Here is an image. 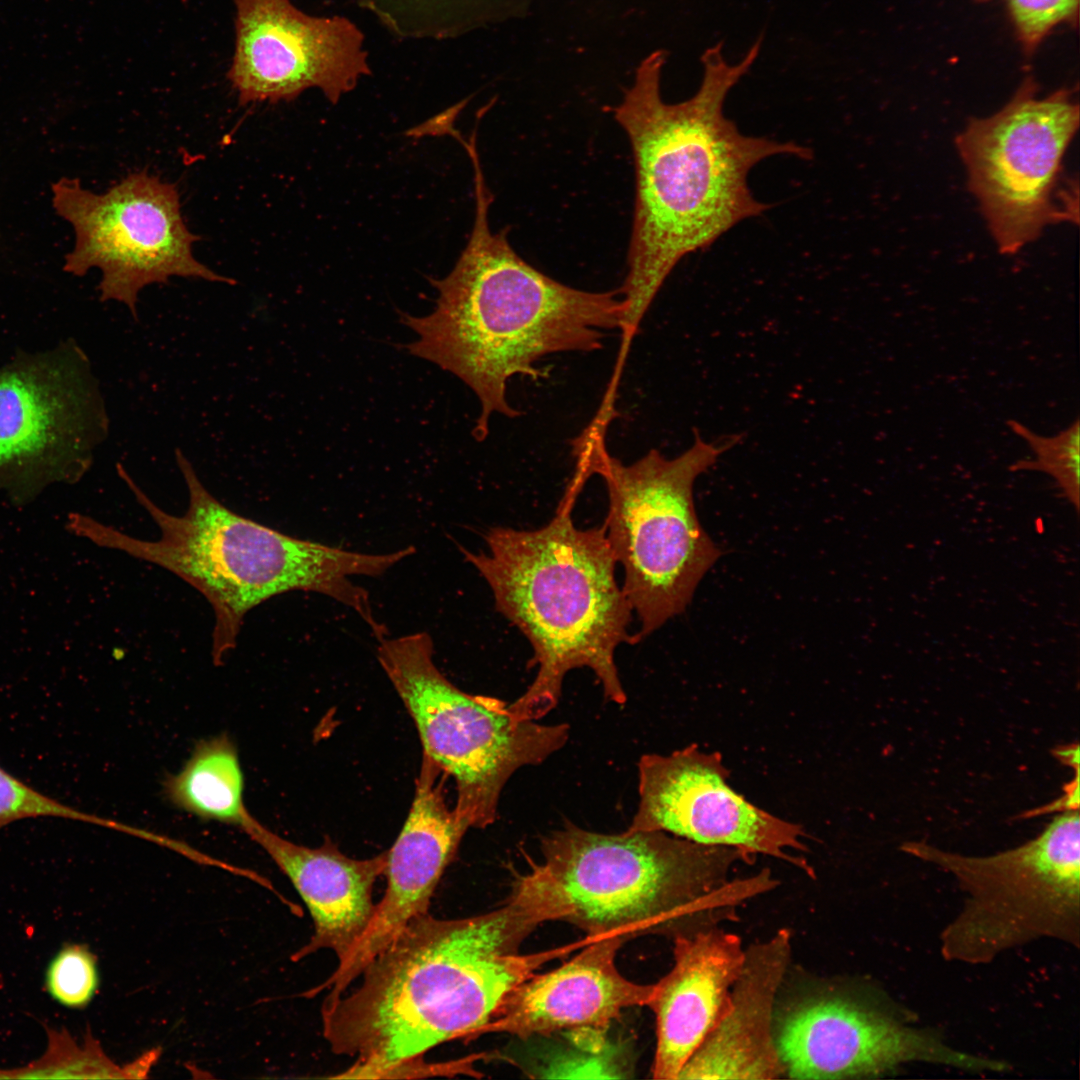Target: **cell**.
Instances as JSON below:
<instances>
[{
    "label": "cell",
    "mask_w": 1080,
    "mask_h": 1080,
    "mask_svg": "<svg viewBox=\"0 0 1080 1080\" xmlns=\"http://www.w3.org/2000/svg\"><path fill=\"white\" fill-rule=\"evenodd\" d=\"M552 919L544 897L519 876L506 903L492 911L413 918L363 968L359 986L322 1004L330 1049L354 1058L332 1078H398L443 1043L487 1034L516 986L585 945L521 953L525 939Z\"/></svg>",
    "instance_id": "obj_1"
},
{
    "label": "cell",
    "mask_w": 1080,
    "mask_h": 1080,
    "mask_svg": "<svg viewBox=\"0 0 1080 1080\" xmlns=\"http://www.w3.org/2000/svg\"><path fill=\"white\" fill-rule=\"evenodd\" d=\"M762 43L763 34L735 64L724 58L723 42L707 48L699 89L675 104L666 103L660 92L667 53L653 51L614 109L630 141L636 176L628 271L619 288L626 306L620 328L624 349L683 257L770 209L749 189V171L774 155L812 156L795 142L746 136L724 115L726 96L748 73Z\"/></svg>",
    "instance_id": "obj_2"
},
{
    "label": "cell",
    "mask_w": 1080,
    "mask_h": 1080,
    "mask_svg": "<svg viewBox=\"0 0 1080 1080\" xmlns=\"http://www.w3.org/2000/svg\"><path fill=\"white\" fill-rule=\"evenodd\" d=\"M474 169L476 211L469 241L452 271L429 279L438 292L426 316L401 315L418 339L406 348L468 385L481 413L473 435L486 438L493 413L515 418L507 383L523 375L545 376L543 357L602 348L607 330L621 328L625 302L620 290L590 292L565 285L519 256L507 232L489 225L492 195L485 185L477 148L467 151Z\"/></svg>",
    "instance_id": "obj_3"
},
{
    "label": "cell",
    "mask_w": 1080,
    "mask_h": 1080,
    "mask_svg": "<svg viewBox=\"0 0 1080 1080\" xmlns=\"http://www.w3.org/2000/svg\"><path fill=\"white\" fill-rule=\"evenodd\" d=\"M175 460L188 490L183 515L157 506L117 465L118 475L159 528L158 539L134 538L79 513L69 515L67 528L98 546L160 566L198 590L214 612L211 655L215 665L223 664L235 648L248 612L295 590L328 596L360 615L376 638L386 634L375 619L368 592L350 577H378L412 555L413 546L367 554L290 536L226 507L204 486L179 448Z\"/></svg>",
    "instance_id": "obj_4"
},
{
    "label": "cell",
    "mask_w": 1080,
    "mask_h": 1080,
    "mask_svg": "<svg viewBox=\"0 0 1080 1080\" xmlns=\"http://www.w3.org/2000/svg\"><path fill=\"white\" fill-rule=\"evenodd\" d=\"M572 501L537 530L495 527L484 535L489 552L460 548L490 586L495 608L529 640L538 672L508 709L519 720H538L558 703L565 675L591 669L606 699L627 696L614 660L622 643L634 644L631 605L615 579L617 563L605 527L578 529Z\"/></svg>",
    "instance_id": "obj_5"
},
{
    "label": "cell",
    "mask_w": 1080,
    "mask_h": 1080,
    "mask_svg": "<svg viewBox=\"0 0 1080 1080\" xmlns=\"http://www.w3.org/2000/svg\"><path fill=\"white\" fill-rule=\"evenodd\" d=\"M541 850L543 861L525 875L552 903L555 921L591 938L718 927L778 883L768 868L730 879L738 862H751L742 852L661 831L600 834L568 823Z\"/></svg>",
    "instance_id": "obj_6"
},
{
    "label": "cell",
    "mask_w": 1080,
    "mask_h": 1080,
    "mask_svg": "<svg viewBox=\"0 0 1080 1080\" xmlns=\"http://www.w3.org/2000/svg\"><path fill=\"white\" fill-rule=\"evenodd\" d=\"M611 419L598 412L573 441L576 477L584 482L598 474L606 484V537L624 568L622 590L641 623L639 642L686 609L721 555L697 517L693 484L742 436L706 442L695 431L681 455L667 459L651 449L627 465L606 450Z\"/></svg>",
    "instance_id": "obj_7"
},
{
    "label": "cell",
    "mask_w": 1080,
    "mask_h": 1080,
    "mask_svg": "<svg viewBox=\"0 0 1080 1080\" xmlns=\"http://www.w3.org/2000/svg\"><path fill=\"white\" fill-rule=\"evenodd\" d=\"M900 850L951 874L965 894L939 936L944 960L984 965L1040 939L1080 944V823L1054 817L1035 838L987 856L906 841Z\"/></svg>",
    "instance_id": "obj_8"
},
{
    "label": "cell",
    "mask_w": 1080,
    "mask_h": 1080,
    "mask_svg": "<svg viewBox=\"0 0 1080 1080\" xmlns=\"http://www.w3.org/2000/svg\"><path fill=\"white\" fill-rule=\"evenodd\" d=\"M378 642L377 659L416 725L423 755L455 781L458 817L468 828L491 825L508 779L562 748L568 725L519 720L502 700L460 690L436 667L427 632Z\"/></svg>",
    "instance_id": "obj_9"
},
{
    "label": "cell",
    "mask_w": 1080,
    "mask_h": 1080,
    "mask_svg": "<svg viewBox=\"0 0 1080 1080\" xmlns=\"http://www.w3.org/2000/svg\"><path fill=\"white\" fill-rule=\"evenodd\" d=\"M1026 78L998 112L970 120L956 146L968 187L1003 254H1015L1051 224L1078 223V190L1062 187L1063 158L1079 127L1069 89L1037 96Z\"/></svg>",
    "instance_id": "obj_10"
},
{
    "label": "cell",
    "mask_w": 1080,
    "mask_h": 1080,
    "mask_svg": "<svg viewBox=\"0 0 1080 1080\" xmlns=\"http://www.w3.org/2000/svg\"><path fill=\"white\" fill-rule=\"evenodd\" d=\"M52 204L75 232L64 270L83 276L98 268L101 300L123 303L136 320L139 292L150 284L173 276L236 283L195 258L192 247L200 237L183 219L177 186L147 170L129 174L104 193L63 177L52 185Z\"/></svg>",
    "instance_id": "obj_11"
},
{
    "label": "cell",
    "mask_w": 1080,
    "mask_h": 1080,
    "mask_svg": "<svg viewBox=\"0 0 1080 1080\" xmlns=\"http://www.w3.org/2000/svg\"><path fill=\"white\" fill-rule=\"evenodd\" d=\"M109 421L85 354L75 344L0 368V490L14 505L92 463Z\"/></svg>",
    "instance_id": "obj_12"
},
{
    "label": "cell",
    "mask_w": 1080,
    "mask_h": 1080,
    "mask_svg": "<svg viewBox=\"0 0 1080 1080\" xmlns=\"http://www.w3.org/2000/svg\"><path fill=\"white\" fill-rule=\"evenodd\" d=\"M774 1032L784 1078H879L911 1063L975 1074L1011 1067L959 1050L888 1010L839 994L807 996L777 1008Z\"/></svg>",
    "instance_id": "obj_13"
},
{
    "label": "cell",
    "mask_w": 1080,
    "mask_h": 1080,
    "mask_svg": "<svg viewBox=\"0 0 1080 1080\" xmlns=\"http://www.w3.org/2000/svg\"><path fill=\"white\" fill-rule=\"evenodd\" d=\"M718 752L691 744L668 755L645 754L638 762L637 811L626 832L661 831L708 846L737 849L751 861L758 854L785 861L811 878L808 835L799 824L750 803L727 782Z\"/></svg>",
    "instance_id": "obj_14"
},
{
    "label": "cell",
    "mask_w": 1080,
    "mask_h": 1080,
    "mask_svg": "<svg viewBox=\"0 0 1080 1080\" xmlns=\"http://www.w3.org/2000/svg\"><path fill=\"white\" fill-rule=\"evenodd\" d=\"M236 44L227 78L241 105L291 101L309 88L333 104L370 73L361 31L290 0H234Z\"/></svg>",
    "instance_id": "obj_15"
},
{
    "label": "cell",
    "mask_w": 1080,
    "mask_h": 1080,
    "mask_svg": "<svg viewBox=\"0 0 1080 1080\" xmlns=\"http://www.w3.org/2000/svg\"><path fill=\"white\" fill-rule=\"evenodd\" d=\"M446 775L425 755L416 779L413 802L404 825L387 850L386 889L374 915L351 952L313 995L327 990L325 1002L336 1000L359 977L368 962L413 918L429 912L440 879L454 859L467 831L445 801Z\"/></svg>",
    "instance_id": "obj_16"
},
{
    "label": "cell",
    "mask_w": 1080,
    "mask_h": 1080,
    "mask_svg": "<svg viewBox=\"0 0 1080 1080\" xmlns=\"http://www.w3.org/2000/svg\"><path fill=\"white\" fill-rule=\"evenodd\" d=\"M627 940L619 934L590 937L562 966L525 979L504 1000L488 1033L527 1038L583 1028L608 1030L625 1009L647 1006L654 985L630 981L616 966L618 950Z\"/></svg>",
    "instance_id": "obj_17"
},
{
    "label": "cell",
    "mask_w": 1080,
    "mask_h": 1080,
    "mask_svg": "<svg viewBox=\"0 0 1080 1080\" xmlns=\"http://www.w3.org/2000/svg\"><path fill=\"white\" fill-rule=\"evenodd\" d=\"M674 963L653 987L655 1079L677 1080L725 1014L745 959L741 938L719 926L673 937Z\"/></svg>",
    "instance_id": "obj_18"
},
{
    "label": "cell",
    "mask_w": 1080,
    "mask_h": 1080,
    "mask_svg": "<svg viewBox=\"0 0 1080 1080\" xmlns=\"http://www.w3.org/2000/svg\"><path fill=\"white\" fill-rule=\"evenodd\" d=\"M241 830L288 877L310 912L314 932L291 960L297 962L323 949L334 952L338 962L346 958L374 915L373 888L384 874L387 850L354 859L343 854L330 838L310 848L279 836L253 815Z\"/></svg>",
    "instance_id": "obj_19"
},
{
    "label": "cell",
    "mask_w": 1080,
    "mask_h": 1080,
    "mask_svg": "<svg viewBox=\"0 0 1080 1080\" xmlns=\"http://www.w3.org/2000/svg\"><path fill=\"white\" fill-rule=\"evenodd\" d=\"M792 954L787 928L745 948L741 972L718 1024L682 1068L677 1080L784 1078L774 1022L777 996Z\"/></svg>",
    "instance_id": "obj_20"
},
{
    "label": "cell",
    "mask_w": 1080,
    "mask_h": 1080,
    "mask_svg": "<svg viewBox=\"0 0 1080 1080\" xmlns=\"http://www.w3.org/2000/svg\"><path fill=\"white\" fill-rule=\"evenodd\" d=\"M175 807L203 820L238 828L252 815L244 803V775L232 739L221 734L200 741L183 767L163 783Z\"/></svg>",
    "instance_id": "obj_21"
},
{
    "label": "cell",
    "mask_w": 1080,
    "mask_h": 1080,
    "mask_svg": "<svg viewBox=\"0 0 1080 1080\" xmlns=\"http://www.w3.org/2000/svg\"><path fill=\"white\" fill-rule=\"evenodd\" d=\"M1011 430L1025 440L1034 454L1032 460H1019L1012 471H1040L1050 475L1063 496L1079 511L1080 430L1076 418L1066 429L1053 436L1035 433L1015 420L1007 422Z\"/></svg>",
    "instance_id": "obj_22"
},
{
    "label": "cell",
    "mask_w": 1080,
    "mask_h": 1080,
    "mask_svg": "<svg viewBox=\"0 0 1080 1080\" xmlns=\"http://www.w3.org/2000/svg\"><path fill=\"white\" fill-rule=\"evenodd\" d=\"M52 817L113 829L141 839L148 831L79 810L28 785L0 766V829L30 818Z\"/></svg>",
    "instance_id": "obj_23"
},
{
    "label": "cell",
    "mask_w": 1080,
    "mask_h": 1080,
    "mask_svg": "<svg viewBox=\"0 0 1080 1080\" xmlns=\"http://www.w3.org/2000/svg\"><path fill=\"white\" fill-rule=\"evenodd\" d=\"M44 984L49 996L69 1009H83L99 986L96 955L86 944L63 945L48 963Z\"/></svg>",
    "instance_id": "obj_24"
},
{
    "label": "cell",
    "mask_w": 1080,
    "mask_h": 1080,
    "mask_svg": "<svg viewBox=\"0 0 1080 1080\" xmlns=\"http://www.w3.org/2000/svg\"><path fill=\"white\" fill-rule=\"evenodd\" d=\"M986 1V0H978ZM1026 54L1061 24H1076L1079 0H1002Z\"/></svg>",
    "instance_id": "obj_25"
},
{
    "label": "cell",
    "mask_w": 1080,
    "mask_h": 1080,
    "mask_svg": "<svg viewBox=\"0 0 1080 1080\" xmlns=\"http://www.w3.org/2000/svg\"><path fill=\"white\" fill-rule=\"evenodd\" d=\"M1055 755L1073 768L1079 766V748L1077 744L1060 747L1055 751Z\"/></svg>",
    "instance_id": "obj_26"
}]
</instances>
